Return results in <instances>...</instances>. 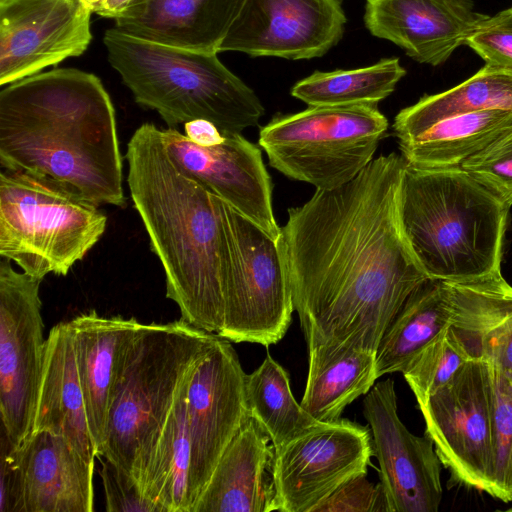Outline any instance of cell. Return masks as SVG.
<instances>
[{"instance_id": "ac0fdd59", "label": "cell", "mask_w": 512, "mask_h": 512, "mask_svg": "<svg viewBox=\"0 0 512 512\" xmlns=\"http://www.w3.org/2000/svg\"><path fill=\"white\" fill-rule=\"evenodd\" d=\"M485 17L474 0H367L364 22L418 63L438 66Z\"/></svg>"}, {"instance_id": "5b68a950", "label": "cell", "mask_w": 512, "mask_h": 512, "mask_svg": "<svg viewBox=\"0 0 512 512\" xmlns=\"http://www.w3.org/2000/svg\"><path fill=\"white\" fill-rule=\"evenodd\" d=\"M103 43L135 101L155 110L171 128L205 119L223 131L241 133L264 115L258 96L218 53L148 41L115 26L106 30Z\"/></svg>"}, {"instance_id": "d590c367", "label": "cell", "mask_w": 512, "mask_h": 512, "mask_svg": "<svg viewBox=\"0 0 512 512\" xmlns=\"http://www.w3.org/2000/svg\"><path fill=\"white\" fill-rule=\"evenodd\" d=\"M313 512H388V506L381 484L361 473L339 485Z\"/></svg>"}, {"instance_id": "f1b7e54d", "label": "cell", "mask_w": 512, "mask_h": 512, "mask_svg": "<svg viewBox=\"0 0 512 512\" xmlns=\"http://www.w3.org/2000/svg\"><path fill=\"white\" fill-rule=\"evenodd\" d=\"M495 109L512 110V68L485 64L459 85L402 109L394 118L393 132L399 141L440 120Z\"/></svg>"}, {"instance_id": "484cf974", "label": "cell", "mask_w": 512, "mask_h": 512, "mask_svg": "<svg viewBox=\"0 0 512 512\" xmlns=\"http://www.w3.org/2000/svg\"><path fill=\"white\" fill-rule=\"evenodd\" d=\"M308 350L309 369L300 404L319 422L338 420L347 405L373 387L375 354L344 344Z\"/></svg>"}, {"instance_id": "8992f818", "label": "cell", "mask_w": 512, "mask_h": 512, "mask_svg": "<svg viewBox=\"0 0 512 512\" xmlns=\"http://www.w3.org/2000/svg\"><path fill=\"white\" fill-rule=\"evenodd\" d=\"M215 335L183 319L141 323L115 388L100 455L136 484L181 380Z\"/></svg>"}, {"instance_id": "7c38bea8", "label": "cell", "mask_w": 512, "mask_h": 512, "mask_svg": "<svg viewBox=\"0 0 512 512\" xmlns=\"http://www.w3.org/2000/svg\"><path fill=\"white\" fill-rule=\"evenodd\" d=\"M372 455L368 428L342 418L273 449V511L313 512L343 482L367 473Z\"/></svg>"}, {"instance_id": "ffe728a7", "label": "cell", "mask_w": 512, "mask_h": 512, "mask_svg": "<svg viewBox=\"0 0 512 512\" xmlns=\"http://www.w3.org/2000/svg\"><path fill=\"white\" fill-rule=\"evenodd\" d=\"M22 512H92L94 463L61 435L33 432L17 445Z\"/></svg>"}, {"instance_id": "7a4b0ae2", "label": "cell", "mask_w": 512, "mask_h": 512, "mask_svg": "<svg viewBox=\"0 0 512 512\" xmlns=\"http://www.w3.org/2000/svg\"><path fill=\"white\" fill-rule=\"evenodd\" d=\"M2 87V169L48 175L97 206L125 203L115 109L99 77L56 68Z\"/></svg>"}, {"instance_id": "4fadbf2b", "label": "cell", "mask_w": 512, "mask_h": 512, "mask_svg": "<svg viewBox=\"0 0 512 512\" xmlns=\"http://www.w3.org/2000/svg\"><path fill=\"white\" fill-rule=\"evenodd\" d=\"M245 375L231 341L218 335L194 364L186 403L191 512L221 455L249 415Z\"/></svg>"}, {"instance_id": "52a82bcc", "label": "cell", "mask_w": 512, "mask_h": 512, "mask_svg": "<svg viewBox=\"0 0 512 512\" xmlns=\"http://www.w3.org/2000/svg\"><path fill=\"white\" fill-rule=\"evenodd\" d=\"M106 215L75 187L22 170L0 173V255L26 274H68L100 240Z\"/></svg>"}, {"instance_id": "277c9868", "label": "cell", "mask_w": 512, "mask_h": 512, "mask_svg": "<svg viewBox=\"0 0 512 512\" xmlns=\"http://www.w3.org/2000/svg\"><path fill=\"white\" fill-rule=\"evenodd\" d=\"M508 211L460 166H405L400 219L429 279L461 282L501 273Z\"/></svg>"}, {"instance_id": "ba28073f", "label": "cell", "mask_w": 512, "mask_h": 512, "mask_svg": "<svg viewBox=\"0 0 512 512\" xmlns=\"http://www.w3.org/2000/svg\"><path fill=\"white\" fill-rule=\"evenodd\" d=\"M388 126L378 104L309 106L275 115L260 128L258 144L283 175L331 190L369 165Z\"/></svg>"}, {"instance_id": "83f0119b", "label": "cell", "mask_w": 512, "mask_h": 512, "mask_svg": "<svg viewBox=\"0 0 512 512\" xmlns=\"http://www.w3.org/2000/svg\"><path fill=\"white\" fill-rule=\"evenodd\" d=\"M451 317L448 283L424 281L407 297L385 329L375 354L376 377L402 373L427 344L451 326Z\"/></svg>"}, {"instance_id": "2e32d148", "label": "cell", "mask_w": 512, "mask_h": 512, "mask_svg": "<svg viewBox=\"0 0 512 512\" xmlns=\"http://www.w3.org/2000/svg\"><path fill=\"white\" fill-rule=\"evenodd\" d=\"M164 147L187 176L259 225L274 238L282 235L272 207V181L260 149L241 133L200 146L175 128L160 129Z\"/></svg>"}, {"instance_id": "4316f807", "label": "cell", "mask_w": 512, "mask_h": 512, "mask_svg": "<svg viewBox=\"0 0 512 512\" xmlns=\"http://www.w3.org/2000/svg\"><path fill=\"white\" fill-rule=\"evenodd\" d=\"M512 130V110H485L449 117L399 140L408 166L439 169L461 166L469 157Z\"/></svg>"}, {"instance_id": "9a60e30c", "label": "cell", "mask_w": 512, "mask_h": 512, "mask_svg": "<svg viewBox=\"0 0 512 512\" xmlns=\"http://www.w3.org/2000/svg\"><path fill=\"white\" fill-rule=\"evenodd\" d=\"M92 13L85 0H0V85L83 54Z\"/></svg>"}, {"instance_id": "30bf717a", "label": "cell", "mask_w": 512, "mask_h": 512, "mask_svg": "<svg viewBox=\"0 0 512 512\" xmlns=\"http://www.w3.org/2000/svg\"><path fill=\"white\" fill-rule=\"evenodd\" d=\"M425 434L454 484L493 493L492 384L489 365L470 359L418 404Z\"/></svg>"}, {"instance_id": "e575fe53", "label": "cell", "mask_w": 512, "mask_h": 512, "mask_svg": "<svg viewBox=\"0 0 512 512\" xmlns=\"http://www.w3.org/2000/svg\"><path fill=\"white\" fill-rule=\"evenodd\" d=\"M465 45L488 65L512 68V7L481 20Z\"/></svg>"}, {"instance_id": "5bb4252c", "label": "cell", "mask_w": 512, "mask_h": 512, "mask_svg": "<svg viewBox=\"0 0 512 512\" xmlns=\"http://www.w3.org/2000/svg\"><path fill=\"white\" fill-rule=\"evenodd\" d=\"M363 415L380 467L388 512H437L442 499L440 460L432 440L412 434L400 420L391 378L374 384Z\"/></svg>"}, {"instance_id": "7402d4cb", "label": "cell", "mask_w": 512, "mask_h": 512, "mask_svg": "<svg viewBox=\"0 0 512 512\" xmlns=\"http://www.w3.org/2000/svg\"><path fill=\"white\" fill-rule=\"evenodd\" d=\"M447 283L454 335L470 359L492 364L512 385V286L501 273Z\"/></svg>"}, {"instance_id": "1f68e13d", "label": "cell", "mask_w": 512, "mask_h": 512, "mask_svg": "<svg viewBox=\"0 0 512 512\" xmlns=\"http://www.w3.org/2000/svg\"><path fill=\"white\" fill-rule=\"evenodd\" d=\"M469 360L449 327L427 344L402 374L419 404L448 384Z\"/></svg>"}, {"instance_id": "6da1fadb", "label": "cell", "mask_w": 512, "mask_h": 512, "mask_svg": "<svg viewBox=\"0 0 512 512\" xmlns=\"http://www.w3.org/2000/svg\"><path fill=\"white\" fill-rule=\"evenodd\" d=\"M405 166L401 155H382L345 185L288 209L282 239L308 348L344 344L376 354L402 304L429 279L400 219Z\"/></svg>"}, {"instance_id": "d6a6232c", "label": "cell", "mask_w": 512, "mask_h": 512, "mask_svg": "<svg viewBox=\"0 0 512 512\" xmlns=\"http://www.w3.org/2000/svg\"><path fill=\"white\" fill-rule=\"evenodd\" d=\"M488 363V362H487ZM492 384L493 498L512 501V385L488 363Z\"/></svg>"}, {"instance_id": "44dd1931", "label": "cell", "mask_w": 512, "mask_h": 512, "mask_svg": "<svg viewBox=\"0 0 512 512\" xmlns=\"http://www.w3.org/2000/svg\"><path fill=\"white\" fill-rule=\"evenodd\" d=\"M246 0H131L115 27L148 41L219 53Z\"/></svg>"}, {"instance_id": "9c48e42d", "label": "cell", "mask_w": 512, "mask_h": 512, "mask_svg": "<svg viewBox=\"0 0 512 512\" xmlns=\"http://www.w3.org/2000/svg\"><path fill=\"white\" fill-rule=\"evenodd\" d=\"M231 261L224 288V324L231 342L280 341L294 310L282 235L274 238L223 201Z\"/></svg>"}, {"instance_id": "603a6c76", "label": "cell", "mask_w": 512, "mask_h": 512, "mask_svg": "<svg viewBox=\"0 0 512 512\" xmlns=\"http://www.w3.org/2000/svg\"><path fill=\"white\" fill-rule=\"evenodd\" d=\"M250 415L221 455L192 512H271L273 447Z\"/></svg>"}, {"instance_id": "e0dca14e", "label": "cell", "mask_w": 512, "mask_h": 512, "mask_svg": "<svg viewBox=\"0 0 512 512\" xmlns=\"http://www.w3.org/2000/svg\"><path fill=\"white\" fill-rule=\"evenodd\" d=\"M345 24L342 0H246L220 52L321 57L341 40Z\"/></svg>"}, {"instance_id": "8d00e7d4", "label": "cell", "mask_w": 512, "mask_h": 512, "mask_svg": "<svg viewBox=\"0 0 512 512\" xmlns=\"http://www.w3.org/2000/svg\"><path fill=\"white\" fill-rule=\"evenodd\" d=\"M100 477L102 480L106 511L108 512H161V509L144 498L133 479L103 456Z\"/></svg>"}, {"instance_id": "d4e9b609", "label": "cell", "mask_w": 512, "mask_h": 512, "mask_svg": "<svg viewBox=\"0 0 512 512\" xmlns=\"http://www.w3.org/2000/svg\"><path fill=\"white\" fill-rule=\"evenodd\" d=\"M196 360L179 384L173 405L147 454L137 481L142 496L155 503L161 512H191V449L186 403Z\"/></svg>"}, {"instance_id": "8fae6325", "label": "cell", "mask_w": 512, "mask_h": 512, "mask_svg": "<svg viewBox=\"0 0 512 512\" xmlns=\"http://www.w3.org/2000/svg\"><path fill=\"white\" fill-rule=\"evenodd\" d=\"M41 281L1 259L0 414L1 428L14 445L33 432L46 344Z\"/></svg>"}, {"instance_id": "74e56055", "label": "cell", "mask_w": 512, "mask_h": 512, "mask_svg": "<svg viewBox=\"0 0 512 512\" xmlns=\"http://www.w3.org/2000/svg\"><path fill=\"white\" fill-rule=\"evenodd\" d=\"M0 511L22 512V474L17 445L1 428Z\"/></svg>"}, {"instance_id": "ab89813d", "label": "cell", "mask_w": 512, "mask_h": 512, "mask_svg": "<svg viewBox=\"0 0 512 512\" xmlns=\"http://www.w3.org/2000/svg\"><path fill=\"white\" fill-rule=\"evenodd\" d=\"M93 13L114 19L131 0H85Z\"/></svg>"}, {"instance_id": "4dcf8cb0", "label": "cell", "mask_w": 512, "mask_h": 512, "mask_svg": "<svg viewBox=\"0 0 512 512\" xmlns=\"http://www.w3.org/2000/svg\"><path fill=\"white\" fill-rule=\"evenodd\" d=\"M405 74L398 58H385L363 68L316 71L298 81L291 95L308 106L378 104Z\"/></svg>"}, {"instance_id": "f546056e", "label": "cell", "mask_w": 512, "mask_h": 512, "mask_svg": "<svg viewBox=\"0 0 512 512\" xmlns=\"http://www.w3.org/2000/svg\"><path fill=\"white\" fill-rule=\"evenodd\" d=\"M245 397L248 414L268 434L274 450L321 423L296 401L289 374L269 354L245 375Z\"/></svg>"}, {"instance_id": "f35d334b", "label": "cell", "mask_w": 512, "mask_h": 512, "mask_svg": "<svg viewBox=\"0 0 512 512\" xmlns=\"http://www.w3.org/2000/svg\"><path fill=\"white\" fill-rule=\"evenodd\" d=\"M186 136L200 146H213L221 143L225 131L205 119H194L184 123Z\"/></svg>"}, {"instance_id": "cb8c5ba5", "label": "cell", "mask_w": 512, "mask_h": 512, "mask_svg": "<svg viewBox=\"0 0 512 512\" xmlns=\"http://www.w3.org/2000/svg\"><path fill=\"white\" fill-rule=\"evenodd\" d=\"M36 431L63 436L84 458L95 462L97 451L88 426L69 322L53 326L46 339L33 424Z\"/></svg>"}, {"instance_id": "836d02e7", "label": "cell", "mask_w": 512, "mask_h": 512, "mask_svg": "<svg viewBox=\"0 0 512 512\" xmlns=\"http://www.w3.org/2000/svg\"><path fill=\"white\" fill-rule=\"evenodd\" d=\"M460 167L506 206H512V130L469 157Z\"/></svg>"}, {"instance_id": "3957f363", "label": "cell", "mask_w": 512, "mask_h": 512, "mask_svg": "<svg viewBox=\"0 0 512 512\" xmlns=\"http://www.w3.org/2000/svg\"><path fill=\"white\" fill-rule=\"evenodd\" d=\"M127 182L181 319L219 335L231 248L223 200L182 172L160 129L139 126L126 151Z\"/></svg>"}, {"instance_id": "d6986e66", "label": "cell", "mask_w": 512, "mask_h": 512, "mask_svg": "<svg viewBox=\"0 0 512 512\" xmlns=\"http://www.w3.org/2000/svg\"><path fill=\"white\" fill-rule=\"evenodd\" d=\"M69 322L89 430L101 455L117 382L141 325L135 318L102 317L92 310Z\"/></svg>"}]
</instances>
